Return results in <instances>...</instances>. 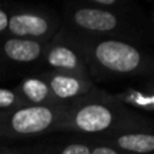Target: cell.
Returning <instances> with one entry per match:
<instances>
[{"label": "cell", "instance_id": "6da1fadb", "mask_svg": "<svg viewBox=\"0 0 154 154\" xmlns=\"http://www.w3.org/2000/svg\"><path fill=\"white\" fill-rule=\"evenodd\" d=\"M137 130L153 131V122L99 88L66 104V111L58 126V133L88 138Z\"/></svg>", "mask_w": 154, "mask_h": 154}, {"label": "cell", "instance_id": "7a4b0ae2", "mask_svg": "<svg viewBox=\"0 0 154 154\" xmlns=\"http://www.w3.org/2000/svg\"><path fill=\"white\" fill-rule=\"evenodd\" d=\"M65 32L84 58L91 79H134L153 73V58L142 49V45L109 38L84 37L68 30Z\"/></svg>", "mask_w": 154, "mask_h": 154}, {"label": "cell", "instance_id": "3957f363", "mask_svg": "<svg viewBox=\"0 0 154 154\" xmlns=\"http://www.w3.org/2000/svg\"><path fill=\"white\" fill-rule=\"evenodd\" d=\"M62 27L73 34L93 38H109L142 45L149 31V22L143 12L120 14L72 2L64 5Z\"/></svg>", "mask_w": 154, "mask_h": 154}, {"label": "cell", "instance_id": "277c9868", "mask_svg": "<svg viewBox=\"0 0 154 154\" xmlns=\"http://www.w3.org/2000/svg\"><path fill=\"white\" fill-rule=\"evenodd\" d=\"M66 111L61 106H24L0 112V141L32 139L58 133V126Z\"/></svg>", "mask_w": 154, "mask_h": 154}, {"label": "cell", "instance_id": "5b68a950", "mask_svg": "<svg viewBox=\"0 0 154 154\" xmlns=\"http://www.w3.org/2000/svg\"><path fill=\"white\" fill-rule=\"evenodd\" d=\"M61 27V18L45 5L10 4V22L5 37L49 43Z\"/></svg>", "mask_w": 154, "mask_h": 154}, {"label": "cell", "instance_id": "8992f818", "mask_svg": "<svg viewBox=\"0 0 154 154\" xmlns=\"http://www.w3.org/2000/svg\"><path fill=\"white\" fill-rule=\"evenodd\" d=\"M41 65H45L48 70L89 77V70L84 58L75 48V45L70 42L62 27L48 43Z\"/></svg>", "mask_w": 154, "mask_h": 154}, {"label": "cell", "instance_id": "52a82bcc", "mask_svg": "<svg viewBox=\"0 0 154 154\" xmlns=\"http://www.w3.org/2000/svg\"><path fill=\"white\" fill-rule=\"evenodd\" d=\"M39 76L46 81L53 96L61 104H69L70 101L89 95L97 88L92 79L72 73L45 70Z\"/></svg>", "mask_w": 154, "mask_h": 154}, {"label": "cell", "instance_id": "ba28073f", "mask_svg": "<svg viewBox=\"0 0 154 154\" xmlns=\"http://www.w3.org/2000/svg\"><path fill=\"white\" fill-rule=\"evenodd\" d=\"M48 43L23 38L0 39V60L14 65H41Z\"/></svg>", "mask_w": 154, "mask_h": 154}, {"label": "cell", "instance_id": "9c48e42d", "mask_svg": "<svg viewBox=\"0 0 154 154\" xmlns=\"http://www.w3.org/2000/svg\"><path fill=\"white\" fill-rule=\"evenodd\" d=\"M92 139L99 142V143L111 146L114 149H118L127 154H153L154 152L153 131H125V133L96 137Z\"/></svg>", "mask_w": 154, "mask_h": 154}, {"label": "cell", "instance_id": "30bf717a", "mask_svg": "<svg viewBox=\"0 0 154 154\" xmlns=\"http://www.w3.org/2000/svg\"><path fill=\"white\" fill-rule=\"evenodd\" d=\"M14 88L27 106H61V103H58V100L53 96L46 81L39 75L24 77Z\"/></svg>", "mask_w": 154, "mask_h": 154}, {"label": "cell", "instance_id": "8fae6325", "mask_svg": "<svg viewBox=\"0 0 154 154\" xmlns=\"http://www.w3.org/2000/svg\"><path fill=\"white\" fill-rule=\"evenodd\" d=\"M27 152L30 154H91L92 141L87 137L76 135L73 138L39 142Z\"/></svg>", "mask_w": 154, "mask_h": 154}, {"label": "cell", "instance_id": "7c38bea8", "mask_svg": "<svg viewBox=\"0 0 154 154\" xmlns=\"http://www.w3.org/2000/svg\"><path fill=\"white\" fill-rule=\"evenodd\" d=\"M119 103L123 106L128 107V108L134 109H142V111L152 112L154 109V95L152 87L147 89H135V88H130V89L125 91L122 93H116L114 95Z\"/></svg>", "mask_w": 154, "mask_h": 154}, {"label": "cell", "instance_id": "4fadbf2b", "mask_svg": "<svg viewBox=\"0 0 154 154\" xmlns=\"http://www.w3.org/2000/svg\"><path fill=\"white\" fill-rule=\"evenodd\" d=\"M88 5L106 11H114L120 14H137L143 12L134 2L130 0H82Z\"/></svg>", "mask_w": 154, "mask_h": 154}, {"label": "cell", "instance_id": "5bb4252c", "mask_svg": "<svg viewBox=\"0 0 154 154\" xmlns=\"http://www.w3.org/2000/svg\"><path fill=\"white\" fill-rule=\"evenodd\" d=\"M24 106H27V104L19 96L15 88L0 87V112L8 111V109H15Z\"/></svg>", "mask_w": 154, "mask_h": 154}, {"label": "cell", "instance_id": "9a60e30c", "mask_svg": "<svg viewBox=\"0 0 154 154\" xmlns=\"http://www.w3.org/2000/svg\"><path fill=\"white\" fill-rule=\"evenodd\" d=\"M10 22V4H0V37L7 35Z\"/></svg>", "mask_w": 154, "mask_h": 154}, {"label": "cell", "instance_id": "2e32d148", "mask_svg": "<svg viewBox=\"0 0 154 154\" xmlns=\"http://www.w3.org/2000/svg\"><path fill=\"white\" fill-rule=\"evenodd\" d=\"M89 139L92 141V153L91 154H127L125 152H120V150H118V149H114V147H111V146L99 143V142L93 141L92 138H89Z\"/></svg>", "mask_w": 154, "mask_h": 154}, {"label": "cell", "instance_id": "e0dca14e", "mask_svg": "<svg viewBox=\"0 0 154 154\" xmlns=\"http://www.w3.org/2000/svg\"><path fill=\"white\" fill-rule=\"evenodd\" d=\"M0 154H30L27 150H16V149H0Z\"/></svg>", "mask_w": 154, "mask_h": 154}]
</instances>
